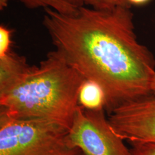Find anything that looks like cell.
<instances>
[{
  "instance_id": "8",
  "label": "cell",
  "mask_w": 155,
  "mask_h": 155,
  "mask_svg": "<svg viewBox=\"0 0 155 155\" xmlns=\"http://www.w3.org/2000/svg\"><path fill=\"white\" fill-rule=\"evenodd\" d=\"M22 3L29 9H37L40 8H50L61 13L72 15L77 13V6L74 5L66 0H16ZM9 0H0L1 9L7 6Z\"/></svg>"
},
{
  "instance_id": "10",
  "label": "cell",
  "mask_w": 155,
  "mask_h": 155,
  "mask_svg": "<svg viewBox=\"0 0 155 155\" xmlns=\"http://www.w3.org/2000/svg\"><path fill=\"white\" fill-rule=\"evenodd\" d=\"M132 146L131 155H155V141H134L129 143Z\"/></svg>"
},
{
  "instance_id": "1",
  "label": "cell",
  "mask_w": 155,
  "mask_h": 155,
  "mask_svg": "<svg viewBox=\"0 0 155 155\" xmlns=\"http://www.w3.org/2000/svg\"><path fill=\"white\" fill-rule=\"evenodd\" d=\"M45 11L43 24L55 50L85 79L101 86L107 115L120 106L153 95L155 59L137 40L130 8L82 5L72 15L50 8Z\"/></svg>"
},
{
  "instance_id": "11",
  "label": "cell",
  "mask_w": 155,
  "mask_h": 155,
  "mask_svg": "<svg viewBox=\"0 0 155 155\" xmlns=\"http://www.w3.org/2000/svg\"><path fill=\"white\" fill-rule=\"evenodd\" d=\"M12 31L1 25L0 26V57L4 56L11 51Z\"/></svg>"
},
{
  "instance_id": "13",
  "label": "cell",
  "mask_w": 155,
  "mask_h": 155,
  "mask_svg": "<svg viewBox=\"0 0 155 155\" xmlns=\"http://www.w3.org/2000/svg\"><path fill=\"white\" fill-rule=\"evenodd\" d=\"M70 3L74 5L77 6H80L83 5L82 0H66Z\"/></svg>"
},
{
  "instance_id": "6",
  "label": "cell",
  "mask_w": 155,
  "mask_h": 155,
  "mask_svg": "<svg viewBox=\"0 0 155 155\" xmlns=\"http://www.w3.org/2000/svg\"><path fill=\"white\" fill-rule=\"evenodd\" d=\"M25 57L11 51L0 57V95L21 83L31 70Z\"/></svg>"
},
{
  "instance_id": "5",
  "label": "cell",
  "mask_w": 155,
  "mask_h": 155,
  "mask_svg": "<svg viewBox=\"0 0 155 155\" xmlns=\"http://www.w3.org/2000/svg\"><path fill=\"white\" fill-rule=\"evenodd\" d=\"M111 127L124 141H155V95L120 106L107 115Z\"/></svg>"
},
{
  "instance_id": "4",
  "label": "cell",
  "mask_w": 155,
  "mask_h": 155,
  "mask_svg": "<svg viewBox=\"0 0 155 155\" xmlns=\"http://www.w3.org/2000/svg\"><path fill=\"white\" fill-rule=\"evenodd\" d=\"M106 113L105 109L91 110L79 105L69 131L72 145L84 155H131Z\"/></svg>"
},
{
  "instance_id": "3",
  "label": "cell",
  "mask_w": 155,
  "mask_h": 155,
  "mask_svg": "<svg viewBox=\"0 0 155 155\" xmlns=\"http://www.w3.org/2000/svg\"><path fill=\"white\" fill-rule=\"evenodd\" d=\"M70 128L58 122L0 113V155H79Z\"/></svg>"
},
{
  "instance_id": "2",
  "label": "cell",
  "mask_w": 155,
  "mask_h": 155,
  "mask_svg": "<svg viewBox=\"0 0 155 155\" xmlns=\"http://www.w3.org/2000/svg\"><path fill=\"white\" fill-rule=\"evenodd\" d=\"M85 78L55 50L9 91L0 95V113L19 119L58 122L70 128Z\"/></svg>"
},
{
  "instance_id": "9",
  "label": "cell",
  "mask_w": 155,
  "mask_h": 155,
  "mask_svg": "<svg viewBox=\"0 0 155 155\" xmlns=\"http://www.w3.org/2000/svg\"><path fill=\"white\" fill-rule=\"evenodd\" d=\"M82 2L83 5L96 9H110L118 6L129 8L126 0H82Z\"/></svg>"
},
{
  "instance_id": "14",
  "label": "cell",
  "mask_w": 155,
  "mask_h": 155,
  "mask_svg": "<svg viewBox=\"0 0 155 155\" xmlns=\"http://www.w3.org/2000/svg\"><path fill=\"white\" fill-rule=\"evenodd\" d=\"M151 89L153 94L155 95V72L153 73V77L152 79V83H151Z\"/></svg>"
},
{
  "instance_id": "12",
  "label": "cell",
  "mask_w": 155,
  "mask_h": 155,
  "mask_svg": "<svg viewBox=\"0 0 155 155\" xmlns=\"http://www.w3.org/2000/svg\"><path fill=\"white\" fill-rule=\"evenodd\" d=\"M151 0H126L127 5L130 8L132 6H140L148 4Z\"/></svg>"
},
{
  "instance_id": "15",
  "label": "cell",
  "mask_w": 155,
  "mask_h": 155,
  "mask_svg": "<svg viewBox=\"0 0 155 155\" xmlns=\"http://www.w3.org/2000/svg\"><path fill=\"white\" fill-rule=\"evenodd\" d=\"M83 155V153H81V154H80V155Z\"/></svg>"
},
{
  "instance_id": "7",
  "label": "cell",
  "mask_w": 155,
  "mask_h": 155,
  "mask_svg": "<svg viewBox=\"0 0 155 155\" xmlns=\"http://www.w3.org/2000/svg\"><path fill=\"white\" fill-rule=\"evenodd\" d=\"M78 104L87 110H105L106 98L104 89L97 82L85 79L79 91Z\"/></svg>"
}]
</instances>
